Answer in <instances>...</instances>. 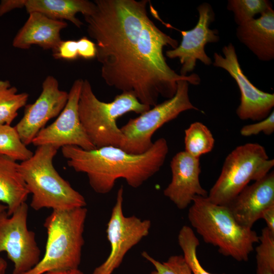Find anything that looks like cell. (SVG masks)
I'll use <instances>...</instances> for the list:
<instances>
[{"label":"cell","mask_w":274,"mask_h":274,"mask_svg":"<svg viewBox=\"0 0 274 274\" xmlns=\"http://www.w3.org/2000/svg\"><path fill=\"white\" fill-rule=\"evenodd\" d=\"M179 45L177 40L160 29L150 19L146 23L137 42L114 65L101 72L109 86L133 94L143 104L154 106L159 96L169 99L176 93L177 82L186 80L200 84L197 74H177L167 63L163 48Z\"/></svg>","instance_id":"cell-1"},{"label":"cell","mask_w":274,"mask_h":274,"mask_svg":"<svg viewBox=\"0 0 274 274\" xmlns=\"http://www.w3.org/2000/svg\"><path fill=\"white\" fill-rule=\"evenodd\" d=\"M168 151L164 138L157 140L148 151L140 154L111 146L90 150L76 146L61 148L67 165L85 174L92 189L102 194L110 192L119 179H124L132 188L140 187L159 170Z\"/></svg>","instance_id":"cell-2"},{"label":"cell","mask_w":274,"mask_h":274,"mask_svg":"<svg viewBox=\"0 0 274 274\" xmlns=\"http://www.w3.org/2000/svg\"><path fill=\"white\" fill-rule=\"evenodd\" d=\"M149 0H95V8L84 16L89 36L96 42L101 71L120 60L137 42L149 17Z\"/></svg>","instance_id":"cell-3"},{"label":"cell","mask_w":274,"mask_h":274,"mask_svg":"<svg viewBox=\"0 0 274 274\" xmlns=\"http://www.w3.org/2000/svg\"><path fill=\"white\" fill-rule=\"evenodd\" d=\"M188 218L204 242L238 261H248L254 244L259 243L256 231L240 225L227 206L215 204L208 196L194 197Z\"/></svg>","instance_id":"cell-4"},{"label":"cell","mask_w":274,"mask_h":274,"mask_svg":"<svg viewBox=\"0 0 274 274\" xmlns=\"http://www.w3.org/2000/svg\"><path fill=\"white\" fill-rule=\"evenodd\" d=\"M59 149L51 145L37 147L32 156L18 163V170L32 198L30 207L65 210L85 207L84 197L74 189L54 167Z\"/></svg>","instance_id":"cell-5"},{"label":"cell","mask_w":274,"mask_h":274,"mask_svg":"<svg viewBox=\"0 0 274 274\" xmlns=\"http://www.w3.org/2000/svg\"><path fill=\"white\" fill-rule=\"evenodd\" d=\"M87 212L86 207L52 210L44 223L47 235L44 256L32 269L24 274L78 268L84 245L83 233Z\"/></svg>","instance_id":"cell-6"},{"label":"cell","mask_w":274,"mask_h":274,"mask_svg":"<svg viewBox=\"0 0 274 274\" xmlns=\"http://www.w3.org/2000/svg\"><path fill=\"white\" fill-rule=\"evenodd\" d=\"M150 106L142 104L132 93L122 92L110 102L100 101L94 94L87 79L83 80L78 102L80 122L89 140L96 148L105 146L119 147L123 135L117 126V119L134 112L142 114Z\"/></svg>","instance_id":"cell-7"},{"label":"cell","mask_w":274,"mask_h":274,"mask_svg":"<svg viewBox=\"0 0 274 274\" xmlns=\"http://www.w3.org/2000/svg\"><path fill=\"white\" fill-rule=\"evenodd\" d=\"M274 166L265 148L247 143L233 150L226 157L221 174L208 197L212 202L227 206L251 181L265 176Z\"/></svg>","instance_id":"cell-8"},{"label":"cell","mask_w":274,"mask_h":274,"mask_svg":"<svg viewBox=\"0 0 274 274\" xmlns=\"http://www.w3.org/2000/svg\"><path fill=\"white\" fill-rule=\"evenodd\" d=\"M189 84L186 80L179 81L176 92L172 97L157 104L140 116L130 119L120 128L123 139L119 148L131 154L144 153L151 147L152 135L163 125L184 111H199L190 100Z\"/></svg>","instance_id":"cell-9"},{"label":"cell","mask_w":274,"mask_h":274,"mask_svg":"<svg viewBox=\"0 0 274 274\" xmlns=\"http://www.w3.org/2000/svg\"><path fill=\"white\" fill-rule=\"evenodd\" d=\"M28 207L22 203L11 216L0 212V253L6 252L13 262L12 274H24L40 261L41 251L35 233L28 229Z\"/></svg>","instance_id":"cell-10"},{"label":"cell","mask_w":274,"mask_h":274,"mask_svg":"<svg viewBox=\"0 0 274 274\" xmlns=\"http://www.w3.org/2000/svg\"><path fill=\"white\" fill-rule=\"evenodd\" d=\"M123 202V187L121 186L117 191L106 229L110 252L92 274H112L120 265L127 253L149 233L151 221L142 220L134 215L124 216Z\"/></svg>","instance_id":"cell-11"},{"label":"cell","mask_w":274,"mask_h":274,"mask_svg":"<svg viewBox=\"0 0 274 274\" xmlns=\"http://www.w3.org/2000/svg\"><path fill=\"white\" fill-rule=\"evenodd\" d=\"M223 56L214 53V66L225 70L236 83L241 93V101L236 110L243 120L259 121L266 118L274 107V94L255 87L246 76L239 63L236 50L230 43L222 48Z\"/></svg>","instance_id":"cell-12"},{"label":"cell","mask_w":274,"mask_h":274,"mask_svg":"<svg viewBox=\"0 0 274 274\" xmlns=\"http://www.w3.org/2000/svg\"><path fill=\"white\" fill-rule=\"evenodd\" d=\"M83 81L78 79L74 82L64 109L52 123L39 131L32 142L34 146L51 145L58 149L76 146L86 150L96 149L86 133L79 116L78 102Z\"/></svg>","instance_id":"cell-13"},{"label":"cell","mask_w":274,"mask_h":274,"mask_svg":"<svg viewBox=\"0 0 274 274\" xmlns=\"http://www.w3.org/2000/svg\"><path fill=\"white\" fill-rule=\"evenodd\" d=\"M198 19L196 25L189 30H180L182 41L178 46L166 51V57L178 58L181 64L180 75L187 76L193 71L197 60L206 65L213 63L211 58L205 52V46L209 43H216L220 41L217 29L210 28L215 20V13L211 5L203 3L197 8Z\"/></svg>","instance_id":"cell-14"},{"label":"cell","mask_w":274,"mask_h":274,"mask_svg":"<svg viewBox=\"0 0 274 274\" xmlns=\"http://www.w3.org/2000/svg\"><path fill=\"white\" fill-rule=\"evenodd\" d=\"M67 99L68 92L59 89L57 79L48 76L42 83L40 95L33 103L26 105L23 116L15 126L26 146L32 144L50 120L60 114Z\"/></svg>","instance_id":"cell-15"},{"label":"cell","mask_w":274,"mask_h":274,"mask_svg":"<svg viewBox=\"0 0 274 274\" xmlns=\"http://www.w3.org/2000/svg\"><path fill=\"white\" fill-rule=\"evenodd\" d=\"M170 166L172 180L163 190V194L179 209L187 208L196 196H208V192L200 183L199 158L181 151L173 157Z\"/></svg>","instance_id":"cell-16"},{"label":"cell","mask_w":274,"mask_h":274,"mask_svg":"<svg viewBox=\"0 0 274 274\" xmlns=\"http://www.w3.org/2000/svg\"><path fill=\"white\" fill-rule=\"evenodd\" d=\"M274 205V173L246 186L227 206L235 220L252 228L263 212Z\"/></svg>","instance_id":"cell-17"},{"label":"cell","mask_w":274,"mask_h":274,"mask_svg":"<svg viewBox=\"0 0 274 274\" xmlns=\"http://www.w3.org/2000/svg\"><path fill=\"white\" fill-rule=\"evenodd\" d=\"M67 26L64 21L54 20L38 12L30 13L14 38L12 45L20 49H27L35 45L54 52L62 41L61 30Z\"/></svg>","instance_id":"cell-18"},{"label":"cell","mask_w":274,"mask_h":274,"mask_svg":"<svg viewBox=\"0 0 274 274\" xmlns=\"http://www.w3.org/2000/svg\"><path fill=\"white\" fill-rule=\"evenodd\" d=\"M236 36L241 43L262 61L274 59V11L271 8L258 18L236 28Z\"/></svg>","instance_id":"cell-19"},{"label":"cell","mask_w":274,"mask_h":274,"mask_svg":"<svg viewBox=\"0 0 274 274\" xmlns=\"http://www.w3.org/2000/svg\"><path fill=\"white\" fill-rule=\"evenodd\" d=\"M24 8L28 14L38 12L54 20L69 21L81 28L83 23L76 17L77 14L90 15L95 4L88 0H25Z\"/></svg>","instance_id":"cell-20"},{"label":"cell","mask_w":274,"mask_h":274,"mask_svg":"<svg viewBox=\"0 0 274 274\" xmlns=\"http://www.w3.org/2000/svg\"><path fill=\"white\" fill-rule=\"evenodd\" d=\"M18 166L16 161L0 155V202L7 207L9 216L26 202L29 194Z\"/></svg>","instance_id":"cell-21"},{"label":"cell","mask_w":274,"mask_h":274,"mask_svg":"<svg viewBox=\"0 0 274 274\" xmlns=\"http://www.w3.org/2000/svg\"><path fill=\"white\" fill-rule=\"evenodd\" d=\"M28 97L26 92H18L8 80H0V124L11 125Z\"/></svg>","instance_id":"cell-22"},{"label":"cell","mask_w":274,"mask_h":274,"mask_svg":"<svg viewBox=\"0 0 274 274\" xmlns=\"http://www.w3.org/2000/svg\"><path fill=\"white\" fill-rule=\"evenodd\" d=\"M185 151L191 156L199 158L211 152L215 140L209 129L200 122H195L185 130Z\"/></svg>","instance_id":"cell-23"},{"label":"cell","mask_w":274,"mask_h":274,"mask_svg":"<svg viewBox=\"0 0 274 274\" xmlns=\"http://www.w3.org/2000/svg\"><path fill=\"white\" fill-rule=\"evenodd\" d=\"M33 154L22 142L15 127L0 124V155L22 162L30 158Z\"/></svg>","instance_id":"cell-24"},{"label":"cell","mask_w":274,"mask_h":274,"mask_svg":"<svg viewBox=\"0 0 274 274\" xmlns=\"http://www.w3.org/2000/svg\"><path fill=\"white\" fill-rule=\"evenodd\" d=\"M226 8L233 13L234 22L239 26L272 8V6L267 0H228Z\"/></svg>","instance_id":"cell-25"},{"label":"cell","mask_w":274,"mask_h":274,"mask_svg":"<svg viewBox=\"0 0 274 274\" xmlns=\"http://www.w3.org/2000/svg\"><path fill=\"white\" fill-rule=\"evenodd\" d=\"M178 242L193 274H213L206 270L199 261L197 248L199 242L190 227L186 225L182 227L178 235Z\"/></svg>","instance_id":"cell-26"},{"label":"cell","mask_w":274,"mask_h":274,"mask_svg":"<svg viewBox=\"0 0 274 274\" xmlns=\"http://www.w3.org/2000/svg\"><path fill=\"white\" fill-rule=\"evenodd\" d=\"M141 255L155 267L150 274H193L183 255H172L162 262L156 260L146 251L143 252Z\"/></svg>","instance_id":"cell-27"},{"label":"cell","mask_w":274,"mask_h":274,"mask_svg":"<svg viewBox=\"0 0 274 274\" xmlns=\"http://www.w3.org/2000/svg\"><path fill=\"white\" fill-rule=\"evenodd\" d=\"M274 131V112L272 111L265 119L254 124L244 126L240 130L243 136L257 135L262 132L266 135H270Z\"/></svg>","instance_id":"cell-28"},{"label":"cell","mask_w":274,"mask_h":274,"mask_svg":"<svg viewBox=\"0 0 274 274\" xmlns=\"http://www.w3.org/2000/svg\"><path fill=\"white\" fill-rule=\"evenodd\" d=\"M55 59L73 60L77 59L78 53L77 41L74 40L62 41L55 51L53 52Z\"/></svg>","instance_id":"cell-29"},{"label":"cell","mask_w":274,"mask_h":274,"mask_svg":"<svg viewBox=\"0 0 274 274\" xmlns=\"http://www.w3.org/2000/svg\"><path fill=\"white\" fill-rule=\"evenodd\" d=\"M77 41L79 57L85 59H91L96 57V48L94 43L86 37Z\"/></svg>","instance_id":"cell-30"},{"label":"cell","mask_w":274,"mask_h":274,"mask_svg":"<svg viewBox=\"0 0 274 274\" xmlns=\"http://www.w3.org/2000/svg\"><path fill=\"white\" fill-rule=\"evenodd\" d=\"M25 0H4L0 4V16L17 8L24 7Z\"/></svg>","instance_id":"cell-31"},{"label":"cell","mask_w":274,"mask_h":274,"mask_svg":"<svg viewBox=\"0 0 274 274\" xmlns=\"http://www.w3.org/2000/svg\"><path fill=\"white\" fill-rule=\"evenodd\" d=\"M256 274H274V263L256 259Z\"/></svg>","instance_id":"cell-32"},{"label":"cell","mask_w":274,"mask_h":274,"mask_svg":"<svg viewBox=\"0 0 274 274\" xmlns=\"http://www.w3.org/2000/svg\"><path fill=\"white\" fill-rule=\"evenodd\" d=\"M261 219L264 220L266 227L274 233V205L269 207L263 212Z\"/></svg>","instance_id":"cell-33"},{"label":"cell","mask_w":274,"mask_h":274,"mask_svg":"<svg viewBox=\"0 0 274 274\" xmlns=\"http://www.w3.org/2000/svg\"><path fill=\"white\" fill-rule=\"evenodd\" d=\"M43 274H85L78 268L55 270L47 271Z\"/></svg>","instance_id":"cell-34"},{"label":"cell","mask_w":274,"mask_h":274,"mask_svg":"<svg viewBox=\"0 0 274 274\" xmlns=\"http://www.w3.org/2000/svg\"><path fill=\"white\" fill-rule=\"evenodd\" d=\"M7 262L3 258L0 257V274H6Z\"/></svg>","instance_id":"cell-35"},{"label":"cell","mask_w":274,"mask_h":274,"mask_svg":"<svg viewBox=\"0 0 274 274\" xmlns=\"http://www.w3.org/2000/svg\"><path fill=\"white\" fill-rule=\"evenodd\" d=\"M5 211H7V207L5 204L0 203V212Z\"/></svg>","instance_id":"cell-36"}]
</instances>
